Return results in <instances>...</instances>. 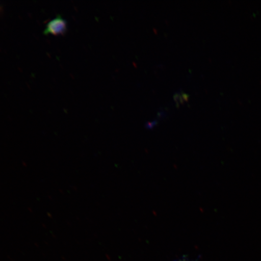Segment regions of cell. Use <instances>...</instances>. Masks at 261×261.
I'll list each match as a JSON object with an SVG mask.
<instances>
[{"mask_svg": "<svg viewBox=\"0 0 261 261\" xmlns=\"http://www.w3.org/2000/svg\"><path fill=\"white\" fill-rule=\"evenodd\" d=\"M67 29V22L60 16L52 19L48 24L44 31V35L55 36L62 35L66 32Z\"/></svg>", "mask_w": 261, "mask_h": 261, "instance_id": "6da1fadb", "label": "cell"}]
</instances>
